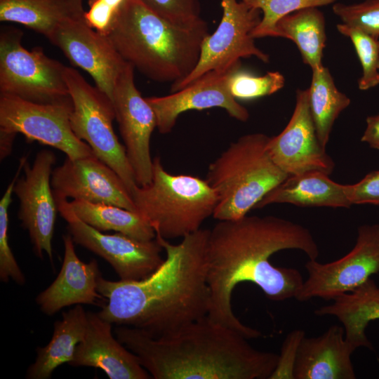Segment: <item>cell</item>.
Instances as JSON below:
<instances>
[{
  "instance_id": "6da1fadb",
  "label": "cell",
  "mask_w": 379,
  "mask_h": 379,
  "mask_svg": "<svg viewBox=\"0 0 379 379\" xmlns=\"http://www.w3.org/2000/svg\"><path fill=\"white\" fill-rule=\"evenodd\" d=\"M297 249L311 260L319 254L308 229L275 216H248L219 220L209 234L206 246L207 283L210 291L208 315L248 340L260 331L244 324L232 307V294L238 284L251 282L267 298H295L304 280L295 268L276 267L270 257L282 250Z\"/></svg>"
},
{
  "instance_id": "7a4b0ae2",
  "label": "cell",
  "mask_w": 379,
  "mask_h": 379,
  "mask_svg": "<svg viewBox=\"0 0 379 379\" xmlns=\"http://www.w3.org/2000/svg\"><path fill=\"white\" fill-rule=\"evenodd\" d=\"M209 230L189 234L178 244L156 234L166 252L147 277L111 281L102 276L98 291L107 300L98 315L112 324L137 328L157 338L208 313L206 246Z\"/></svg>"
},
{
  "instance_id": "3957f363",
  "label": "cell",
  "mask_w": 379,
  "mask_h": 379,
  "mask_svg": "<svg viewBox=\"0 0 379 379\" xmlns=\"http://www.w3.org/2000/svg\"><path fill=\"white\" fill-rule=\"evenodd\" d=\"M114 333L155 379H270L279 359L208 314L157 338L124 325Z\"/></svg>"
},
{
  "instance_id": "277c9868",
  "label": "cell",
  "mask_w": 379,
  "mask_h": 379,
  "mask_svg": "<svg viewBox=\"0 0 379 379\" xmlns=\"http://www.w3.org/2000/svg\"><path fill=\"white\" fill-rule=\"evenodd\" d=\"M206 22H172L141 0H128L107 36L134 69L157 82L177 84L197 65Z\"/></svg>"
},
{
  "instance_id": "5b68a950",
  "label": "cell",
  "mask_w": 379,
  "mask_h": 379,
  "mask_svg": "<svg viewBox=\"0 0 379 379\" xmlns=\"http://www.w3.org/2000/svg\"><path fill=\"white\" fill-rule=\"evenodd\" d=\"M270 138L262 133L242 135L210 164L206 180L218 197L215 219L232 220L246 216L290 175L269 155Z\"/></svg>"
},
{
  "instance_id": "8992f818",
  "label": "cell",
  "mask_w": 379,
  "mask_h": 379,
  "mask_svg": "<svg viewBox=\"0 0 379 379\" xmlns=\"http://www.w3.org/2000/svg\"><path fill=\"white\" fill-rule=\"evenodd\" d=\"M137 212L156 234L171 239L194 232L211 215L218 197L206 179L191 175L171 174L161 158L153 159L150 183L135 185L131 192Z\"/></svg>"
},
{
  "instance_id": "52a82bcc",
  "label": "cell",
  "mask_w": 379,
  "mask_h": 379,
  "mask_svg": "<svg viewBox=\"0 0 379 379\" xmlns=\"http://www.w3.org/2000/svg\"><path fill=\"white\" fill-rule=\"evenodd\" d=\"M65 79L73 103L72 131L89 145L95 157L120 176L131 193L137 182L125 147L113 129L115 112L111 100L72 67L66 66Z\"/></svg>"
},
{
  "instance_id": "ba28073f",
  "label": "cell",
  "mask_w": 379,
  "mask_h": 379,
  "mask_svg": "<svg viewBox=\"0 0 379 379\" xmlns=\"http://www.w3.org/2000/svg\"><path fill=\"white\" fill-rule=\"evenodd\" d=\"M22 32L1 29L0 94L38 102L53 103L70 98L65 79L66 66L48 57L40 48L32 51L21 43Z\"/></svg>"
},
{
  "instance_id": "9c48e42d",
  "label": "cell",
  "mask_w": 379,
  "mask_h": 379,
  "mask_svg": "<svg viewBox=\"0 0 379 379\" xmlns=\"http://www.w3.org/2000/svg\"><path fill=\"white\" fill-rule=\"evenodd\" d=\"M71 97L53 102L38 103L0 94V130L21 133L29 142L58 149L74 160L94 154L74 134L70 124Z\"/></svg>"
},
{
  "instance_id": "30bf717a",
  "label": "cell",
  "mask_w": 379,
  "mask_h": 379,
  "mask_svg": "<svg viewBox=\"0 0 379 379\" xmlns=\"http://www.w3.org/2000/svg\"><path fill=\"white\" fill-rule=\"evenodd\" d=\"M222 15L215 31L204 40L199 62L182 81L171 85V93L190 85L211 71H225L241 62L255 57L268 62L269 55L255 44L252 33L262 16L259 9L243 1L220 0Z\"/></svg>"
},
{
  "instance_id": "8fae6325",
  "label": "cell",
  "mask_w": 379,
  "mask_h": 379,
  "mask_svg": "<svg viewBox=\"0 0 379 379\" xmlns=\"http://www.w3.org/2000/svg\"><path fill=\"white\" fill-rule=\"evenodd\" d=\"M305 267L307 278L296 293V300H332L352 291L379 272V224L361 225L354 246L343 257L326 263L309 259Z\"/></svg>"
},
{
  "instance_id": "7c38bea8",
  "label": "cell",
  "mask_w": 379,
  "mask_h": 379,
  "mask_svg": "<svg viewBox=\"0 0 379 379\" xmlns=\"http://www.w3.org/2000/svg\"><path fill=\"white\" fill-rule=\"evenodd\" d=\"M55 202L74 242L107 260L120 280L142 279L164 262L161 255L164 248L156 238L142 241L119 232L105 234L82 221L67 199H57Z\"/></svg>"
},
{
  "instance_id": "4fadbf2b",
  "label": "cell",
  "mask_w": 379,
  "mask_h": 379,
  "mask_svg": "<svg viewBox=\"0 0 379 379\" xmlns=\"http://www.w3.org/2000/svg\"><path fill=\"white\" fill-rule=\"evenodd\" d=\"M55 154L48 149L39 151L30 166H23L24 175L17 179L13 193L19 200L18 219L27 230L35 255L43 259L46 253L53 260L52 239L57 204L51 185Z\"/></svg>"
},
{
  "instance_id": "5bb4252c",
  "label": "cell",
  "mask_w": 379,
  "mask_h": 379,
  "mask_svg": "<svg viewBox=\"0 0 379 379\" xmlns=\"http://www.w3.org/2000/svg\"><path fill=\"white\" fill-rule=\"evenodd\" d=\"M134 67L126 63L116 82L111 101L138 185L152 181L151 135L157 128L154 112L135 86Z\"/></svg>"
},
{
  "instance_id": "9a60e30c",
  "label": "cell",
  "mask_w": 379,
  "mask_h": 379,
  "mask_svg": "<svg viewBox=\"0 0 379 379\" xmlns=\"http://www.w3.org/2000/svg\"><path fill=\"white\" fill-rule=\"evenodd\" d=\"M48 39L74 65L88 72L96 87L112 99L127 62L107 36L89 27L84 18H74L60 24Z\"/></svg>"
},
{
  "instance_id": "2e32d148",
  "label": "cell",
  "mask_w": 379,
  "mask_h": 379,
  "mask_svg": "<svg viewBox=\"0 0 379 379\" xmlns=\"http://www.w3.org/2000/svg\"><path fill=\"white\" fill-rule=\"evenodd\" d=\"M51 185L55 200H83L117 206L137 212L131 194L120 176L94 154L70 159L53 168Z\"/></svg>"
},
{
  "instance_id": "e0dca14e",
  "label": "cell",
  "mask_w": 379,
  "mask_h": 379,
  "mask_svg": "<svg viewBox=\"0 0 379 379\" xmlns=\"http://www.w3.org/2000/svg\"><path fill=\"white\" fill-rule=\"evenodd\" d=\"M267 150L274 164L290 175L311 171L333 172L335 164L317 137L307 88L297 90L293 114L284 129L270 138Z\"/></svg>"
},
{
  "instance_id": "ac0fdd59",
  "label": "cell",
  "mask_w": 379,
  "mask_h": 379,
  "mask_svg": "<svg viewBox=\"0 0 379 379\" xmlns=\"http://www.w3.org/2000/svg\"><path fill=\"white\" fill-rule=\"evenodd\" d=\"M241 66L240 62L225 71H211L165 96L145 98L154 112L159 132L170 133L183 112L213 107L222 108L231 117L246 121L249 118L247 109L232 96L228 87L231 74Z\"/></svg>"
},
{
  "instance_id": "d6986e66",
  "label": "cell",
  "mask_w": 379,
  "mask_h": 379,
  "mask_svg": "<svg viewBox=\"0 0 379 379\" xmlns=\"http://www.w3.org/2000/svg\"><path fill=\"white\" fill-rule=\"evenodd\" d=\"M112 324L98 313L87 312L84 337L68 364L100 368L110 379L151 378L138 357L114 338Z\"/></svg>"
},
{
  "instance_id": "ffe728a7",
  "label": "cell",
  "mask_w": 379,
  "mask_h": 379,
  "mask_svg": "<svg viewBox=\"0 0 379 379\" xmlns=\"http://www.w3.org/2000/svg\"><path fill=\"white\" fill-rule=\"evenodd\" d=\"M62 240L64 258L61 270L52 284L36 298L40 310L49 316L72 305L105 304L104 297L97 289L102 276L98 262L95 259L88 262L81 261L69 234L63 235Z\"/></svg>"
},
{
  "instance_id": "44dd1931",
  "label": "cell",
  "mask_w": 379,
  "mask_h": 379,
  "mask_svg": "<svg viewBox=\"0 0 379 379\" xmlns=\"http://www.w3.org/2000/svg\"><path fill=\"white\" fill-rule=\"evenodd\" d=\"M356 348L346 340L343 326L323 334L304 336L298 347L293 379H355L351 355Z\"/></svg>"
},
{
  "instance_id": "7402d4cb",
  "label": "cell",
  "mask_w": 379,
  "mask_h": 379,
  "mask_svg": "<svg viewBox=\"0 0 379 379\" xmlns=\"http://www.w3.org/2000/svg\"><path fill=\"white\" fill-rule=\"evenodd\" d=\"M329 175L311 171L289 175L257 204L260 208L272 204H291L301 207L350 208L348 185L332 180Z\"/></svg>"
},
{
  "instance_id": "603a6c76",
  "label": "cell",
  "mask_w": 379,
  "mask_h": 379,
  "mask_svg": "<svg viewBox=\"0 0 379 379\" xmlns=\"http://www.w3.org/2000/svg\"><path fill=\"white\" fill-rule=\"evenodd\" d=\"M332 303L317 308V316H333L343 324L345 337L356 349L373 348L366 335L368 324L379 319V286L368 279L351 292L341 294Z\"/></svg>"
},
{
  "instance_id": "cb8c5ba5",
  "label": "cell",
  "mask_w": 379,
  "mask_h": 379,
  "mask_svg": "<svg viewBox=\"0 0 379 379\" xmlns=\"http://www.w3.org/2000/svg\"><path fill=\"white\" fill-rule=\"evenodd\" d=\"M87 326V312L81 305L62 312L56 321L52 338L44 347H37L36 357L27 368L29 379H49L53 372L73 358L77 345L83 340Z\"/></svg>"
},
{
  "instance_id": "d4e9b609",
  "label": "cell",
  "mask_w": 379,
  "mask_h": 379,
  "mask_svg": "<svg viewBox=\"0 0 379 379\" xmlns=\"http://www.w3.org/2000/svg\"><path fill=\"white\" fill-rule=\"evenodd\" d=\"M84 12L69 0H0V21L22 25L47 39L63 22L84 18Z\"/></svg>"
},
{
  "instance_id": "484cf974",
  "label": "cell",
  "mask_w": 379,
  "mask_h": 379,
  "mask_svg": "<svg viewBox=\"0 0 379 379\" xmlns=\"http://www.w3.org/2000/svg\"><path fill=\"white\" fill-rule=\"evenodd\" d=\"M276 37L293 41L303 62L311 69L322 65L326 46V20L319 7H307L281 18L277 24Z\"/></svg>"
},
{
  "instance_id": "4316f807",
  "label": "cell",
  "mask_w": 379,
  "mask_h": 379,
  "mask_svg": "<svg viewBox=\"0 0 379 379\" xmlns=\"http://www.w3.org/2000/svg\"><path fill=\"white\" fill-rule=\"evenodd\" d=\"M69 204L82 221L99 231L113 230L142 241L156 238L154 229L138 212L83 200H72Z\"/></svg>"
},
{
  "instance_id": "83f0119b",
  "label": "cell",
  "mask_w": 379,
  "mask_h": 379,
  "mask_svg": "<svg viewBox=\"0 0 379 379\" xmlns=\"http://www.w3.org/2000/svg\"><path fill=\"white\" fill-rule=\"evenodd\" d=\"M308 100L319 141L324 149L333 124L350 104V99L336 87L329 69L323 65L312 69Z\"/></svg>"
},
{
  "instance_id": "f1b7e54d",
  "label": "cell",
  "mask_w": 379,
  "mask_h": 379,
  "mask_svg": "<svg viewBox=\"0 0 379 379\" xmlns=\"http://www.w3.org/2000/svg\"><path fill=\"white\" fill-rule=\"evenodd\" d=\"M338 31L348 37L362 67L358 87L366 91L379 85V39L344 23L336 25Z\"/></svg>"
},
{
  "instance_id": "f546056e",
  "label": "cell",
  "mask_w": 379,
  "mask_h": 379,
  "mask_svg": "<svg viewBox=\"0 0 379 379\" xmlns=\"http://www.w3.org/2000/svg\"><path fill=\"white\" fill-rule=\"evenodd\" d=\"M248 6L259 9L261 20L253 30L254 39L276 37L277 22L284 17L307 7H321L335 4L337 0H241Z\"/></svg>"
},
{
  "instance_id": "4dcf8cb0",
  "label": "cell",
  "mask_w": 379,
  "mask_h": 379,
  "mask_svg": "<svg viewBox=\"0 0 379 379\" xmlns=\"http://www.w3.org/2000/svg\"><path fill=\"white\" fill-rule=\"evenodd\" d=\"M26 160V157L20 159L18 171L0 200V280L8 282L12 279L21 286L25 284L26 279L9 246L8 208L15 182Z\"/></svg>"
},
{
  "instance_id": "1f68e13d",
  "label": "cell",
  "mask_w": 379,
  "mask_h": 379,
  "mask_svg": "<svg viewBox=\"0 0 379 379\" xmlns=\"http://www.w3.org/2000/svg\"><path fill=\"white\" fill-rule=\"evenodd\" d=\"M285 77L278 71L267 72L262 76H255L241 69H236L228 81L229 90L235 99H253L270 95L281 89Z\"/></svg>"
},
{
  "instance_id": "d6a6232c",
  "label": "cell",
  "mask_w": 379,
  "mask_h": 379,
  "mask_svg": "<svg viewBox=\"0 0 379 379\" xmlns=\"http://www.w3.org/2000/svg\"><path fill=\"white\" fill-rule=\"evenodd\" d=\"M333 11L342 23L379 39V0H365L352 4L335 2Z\"/></svg>"
},
{
  "instance_id": "836d02e7",
  "label": "cell",
  "mask_w": 379,
  "mask_h": 379,
  "mask_svg": "<svg viewBox=\"0 0 379 379\" xmlns=\"http://www.w3.org/2000/svg\"><path fill=\"white\" fill-rule=\"evenodd\" d=\"M166 20L177 24H193L201 19L199 0H141Z\"/></svg>"
},
{
  "instance_id": "e575fe53",
  "label": "cell",
  "mask_w": 379,
  "mask_h": 379,
  "mask_svg": "<svg viewBox=\"0 0 379 379\" xmlns=\"http://www.w3.org/2000/svg\"><path fill=\"white\" fill-rule=\"evenodd\" d=\"M128 0H90L84 20L91 28L107 36Z\"/></svg>"
},
{
  "instance_id": "d590c367",
  "label": "cell",
  "mask_w": 379,
  "mask_h": 379,
  "mask_svg": "<svg viewBox=\"0 0 379 379\" xmlns=\"http://www.w3.org/2000/svg\"><path fill=\"white\" fill-rule=\"evenodd\" d=\"M347 192L352 204L379 205V171L370 172L358 182L348 185Z\"/></svg>"
},
{
  "instance_id": "8d00e7d4",
  "label": "cell",
  "mask_w": 379,
  "mask_h": 379,
  "mask_svg": "<svg viewBox=\"0 0 379 379\" xmlns=\"http://www.w3.org/2000/svg\"><path fill=\"white\" fill-rule=\"evenodd\" d=\"M305 336L303 331H293L285 339L279 355L277 367L270 379L292 378L298 347Z\"/></svg>"
},
{
  "instance_id": "74e56055",
  "label": "cell",
  "mask_w": 379,
  "mask_h": 379,
  "mask_svg": "<svg viewBox=\"0 0 379 379\" xmlns=\"http://www.w3.org/2000/svg\"><path fill=\"white\" fill-rule=\"evenodd\" d=\"M366 128L361 141L366 142L370 147L379 150V114L366 118Z\"/></svg>"
},
{
  "instance_id": "f35d334b",
  "label": "cell",
  "mask_w": 379,
  "mask_h": 379,
  "mask_svg": "<svg viewBox=\"0 0 379 379\" xmlns=\"http://www.w3.org/2000/svg\"><path fill=\"white\" fill-rule=\"evenodd\" d=\"M17 134L0 130L1 161L8 157L13 149V141Z\"/></svg>"
},
{
  "instance_id": "ab89813d",
  "label": "cell",
  "mask_w": 379,
  "mask_h": 379,
  "mask_svg": "<svg viewBox=\"0 0 379 379\" xmlns=\"http://www.w3.org/2000/svg\"><path fill=\"white\" fill-rule=\"evenodd\" d=\"M72 4L80 11L84 12L82 6V0H69Z\"/></svg>"
}]
</instances>
